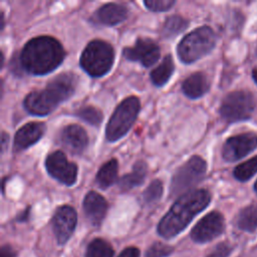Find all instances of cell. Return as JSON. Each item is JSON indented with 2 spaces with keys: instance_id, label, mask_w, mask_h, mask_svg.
<instances>
[{
  "instance_id": "6da1fadb",
  "label": "cell",
  "mask_w": 257,
  "mask_h": 257,
  "mask_svg": "<svg viewBox=\"0 0 257 257\" xmlns=\"http://www.w3.org/2000/svg\"><path fill=\"white\" fill-rule=\"evenodd\" d=\"M211 202V194L206 189L192 190L180 196L158 225V233L166 238L180 234Z\"/></svg>"
},
{
  "instance_id": "7a4b0ae2",
  "label": "cell",
  "mask_w": 257,
  "mask_h": 257,
  "mask_svg": "<svg viewBox=\"0 0 257 257\" xmlns=\"http://www.w3.org/2000/svg\"><path fill=\"white\" fill-rule=\"evenodd\" d=\"M64 58L65 51L61 43L46 35L30 39L19 54L22 69L33 75H44L53 71Z\"/></svg>"
},
{
  "instance_id": "3957f363",
  "label": "cell",
  "mask_w": 257,
  "mask_h": 257,
  "mask_svg": "<svg viewBox=\"0 0 257 257\" xmlns=\"http://www.w3.org/2000/svg\"><path fill=\"white\" fill-rule=\"evenodd\" d=\"M77 83L78 77L73 72L60 73L52 78L44 89L29 92L23 100V106L32 115H47L74 94Z\"/></svg>"
},
{
  "instance_id": "277c9868",
  "label": "cell",
  "mask_w": 257,
  "mask_h": 257,
  "mask_svg": "<svg viewBox=\"0 0 257 257\" xmlns=\"http://www.w3.org/2000/svg\"><path fill=\"white\" fill-rule=\"evenodd\" d=\"M216 34L209 26H201L185 35L177 46L180 60L190 64L204 57L216 44Z\"/></svg>"
},
{
  "instance_id": "5b68a950",
  "label": "cell",
  "mask_w": 257,
  "mask_h": 257,
  "mask_svg": "<svg viewBox=\"0 0 257 257\" xmlns=\"http://www.w3.org/2000/svg\"><path fill=\"white\" fill-rule=\"evenodd\" d=\"M114 55V49L108 42L93 39L83 49L79 64L89 76L100 77L111 69Z\"/></svg>"
},
{
  "instance_id": "8992f818",
  "label": "cell",
  "mask_w": 257,
  "mask_h": 257,
  "mask_svg": "<svg viewBox=\"0 0 257 257\" xmlns=\"http://www.w3.org/2000/svg\"><path fill=\"white\" fill-rule=\"evenodd\" d=\"M141 109L138 96L125 97L119 102L112 112L105 128V138L108 142H116L121 139L136 121Z\"/></svg>"
},
{
  "instance_id": "52a82bcc",
  "label": "cell",
  "mask_w": 257,
  "mask_h": 257,
  "mask_svg": "<svg viewBox=\"0 0 257 257\" xmlns=\"http://www.w3.org/2000/svg\"><path fill=\"white\" fill-rule=\"evenodd\" d=\"M207 164L200 156L191 157L174 174L171 182V197H180L199 184L205 177Z\"/></svg>"
},
{
  "instance_id": "ba28073f",
  "label": "cell",
  "mask_w": 257,
  "mask_h": 257,
  "mask_svg": "<svg viewBox=\"0 0 257 257\" xmlns=\"http://www.w3.org/2000/svg\"><path fill=\"white\" fill-rule=\"evenodd\" d=\"M255 103L253 95L247 90H236L228 93L222 100L220 114L228 122L249 119Z\"/></svg>"
},
{
  "instance_id": "9c48e42d",
  "label": "cell",
  "mask_w": 257,
  "mask_h": 257,
  "mask_svg": "<svg viewBox=\"0 0 257 257\" xmlns=\"http://www.w3.org/2000/svg\"><path fill=\"white\" fill-rule=\"evenodd\" d=\"M45 168L50 177L65 186H72L77 180V166L69 162L61 151L52 152L46 157Z\"/></svg>"
},
{
  "instance_id": "30bf717a",
  "label": "cell",
  "mask_w": 257,
  "mask_h": 257,
  "mask_svg": "<svg viewBox=\"0 0 257 257\" xmlns=\"http://www.w3.org/2000/svg\"><path fill=\"white\" fill-rule=\"evenodd\" d=\"M124 58L140 62L145 67L155 64L161 55L160 46L151 38L139 37L133 46H126L122 50Z\"/></svg>"
},
{
  "instance_id": "8fae6325",
  "label": "cell",
  "mask_w": 257,
  "mask_h": 257,
  "mask_svg": "<svg viewBox=\"0 0 257 257\" xmlns=\"http://www.w3.org/2000/svg\"><path fill=\"white\" fill-rule=\"evenodd\" d=\"M225 228L224 217L217 211L204 216L192 229L191 238L197 243H207L221 235Z\"/></svg>"
},
{
  "instance_id": "7c38bea8",
  "label": "cell",
  "mask_w": 257,
  "mask_h": 257,
  "mask_svg": "<svg viewBox=\"0 0 257 257\" xmlns=\"http://www.w3.org/2000/svg\"><path fill=\"white\" fill-rule=\"evenodd\" d=\"M257 148V135L244 133L229 138L222 149L223 159L227 162L238 161Z\"/></svg>"
},
{
  "instance_id": "4fadbf2b",
  "label": "cell",
  "mask_w": 257,
  "mask_h": 257,
  "mask_svg": "<svg viewBox=\"0 0 257 257\" xmlns=\"http://www.w3.org/2000/svg\"><path fill=\"white\" fill-rule=\"evenodd\" d=\"M77 222V215L75 210L63 205L56 209L52 217V229L59 245L65 244L71 237Z\"/></svg>"
},
{
  "instance_id": "5bb4252c",
  "label": "cell",
  "mask_w": 257,
  "mask_h": 257,
  "mask_svg": "<svg viewBox=\"0 0 257 257\" xmlns=\"http://www.w3.org/2000/svg\"><path fill=\"white\" fill-rule=\"evenodd\" d=\"M61 146L73 155L83 153L88 145V137L83 127L78 124L64 126L59 135Z\"/></svg>"
},
{
  "instance_id": "9a60e30c",
  "label": "cell",
  "mask_w": 257,
  "mask_h": 257,
  "mask_svg": "<svg viewBox=\"0 0 257 257\" xmlns=\"http://www.w3.org/2000/svg\"><path fill=\"white\" fill-rule=\"evenodd\" d=\"M43 122H28L22 125L14 136L13 151L21 152L36 144L45 133Z\"/></svg>"
},
{
  "instance_id": "2e32d148",
  "label": "cell",
  "mask_w": 257,
  "mask_h": 257,
  "mask_svg": "<svg viewBox=\"0 0 257 257\" xmlns=\"http://www.w3.org/2000/svg\"><path fill=\"white\" fill-rule=\"evenodd\" d=\"M128 10L122 4L117 3H107L101 5L91 16V21L93 23L114 26L127 18Z\"/></svg>"
},
{
  "instance_id": "e0dca14e",
  "label": "cell",
  "mask_w": 257,
  "mask_h": 257,
  "mask_svg": "<svg viewBox=\"0 0 257 257\" xmlns=\"http://www.w3.org/2000/svg\"><path fill=\"white\" fill-rule=\"evenodd\" d=\"M83 211L89 223L98 226L106 215L107 202L100 194L90 191L83 199Z\"/></svg>"
},
{
  "instance_id": "ac0fdd59",
  "label": "cell",
  "mask_w": 257,
  "mask_h": 257,
  "mask_svg": "<svg viewBox=\"0 0 257 257\" xmlns=\"http://www.w3.org/2000/svg\"><path fill=\"white\" fill-rule=\"evenodd\" d=\"M210 82L203 72H194L182 83V91L189 98H199L208 92Z\"/></svg>"
},
{
  "instance_id": "d6986e66",
  "label": "cell",
  "mask_w": 257,
  "mask_h": 257,
  "mask_svg": "<svg viewBox=\"0 0 257 257\" xmlns=\"http://www.w3.org/2000/svg\"><path fill=\"white\" fill-rule=\"evenodd\" d=\"M148 174V165L144 161H137L130 174L123 175L118 180V188L121 192H126L135 187L143 185Z\"/></svg>"
},
{
  "instance_id": "ffe728a7",
  "label": "cell",
  "mask_w": 257,
  "mask_h": 257,
  "mask_svg": "<svg viewBox=\"0 0 257 257\" xmlns=\"http://www.w3.org/2000/svg\"><path fill=\"white\" fill-rule=\"evenodd\" d=\"M174 70L175 64L173 57L171 54H167L164 57L163 61L155 69L152 70L151 80L158 87L164 86L173 75Z\"/></svg>"
},
{
  "instance_id": "44dd1931",
  "label": "cell",
  "mask_w": 257,
  "mask_h": 257,
  "mask_svg": "<svg viewBox=\"0 0 257 257\" xmlns=\"http://www.w3.org/2000/svg\"><path fill=\"white\" fill-rule=\"evenodd\" d=\"M118 171V163L116 159H110L106 163H104L100 169L98 170L95 181L98 187L102 190L109 188L114 184L117 178Z\"/></svg>"
},
{
  "instance_id": "7402d4cb",
  "label": "cell",
  "mask_w": 257,
  "mask_h": 257,
  "mask_svg": "<svg viewBox=\"0 0 257 257\" xmlns=\"http://www.w3.org/2000/svg\"><path fill=\"white\" fill-rule=\"evenodd\" d=\"M189 26V21L180 16V15H172L166 19L161 34L166 39H171L185 31Z\"/></svg>"
},
{
  "instance_id": "603a6c76",
  "label": "cell",
  "mask_w": 257,
  "mask_h": 257,
  "mask_svg": "<svg viewBox=\"0 0 257 257\" xmlns=\"http://www.w3.org/2000/svg\"><path fill=\"white\" fill-rule=\"evenodd\" d=\"M237 226L247 232H253L257 228V204H252L241 210L237 217Z\"/></svg>"
},
{
  "instance_id": "cb8c5ba5",
  "label": "cell",
  "mask_w": 257,
  "mask_h": 257,
  "mask_svg": "<svg viewBox=\"0 0 257 257\" xmlns=\"http://www.w3.org/2000/svg\"><path fill=\"white\" fill-rule=\"evenodd\" d=\"M113 249L110 244L101 239L95 238L93 239L86 248L85 257H112Z\"/></svg>"
},
{
  "instance_id": "d4e9b609",
  "label": "cell",
  "mask_w": 257,
  "mask_h": 257,
  "mask_svg": "<svg viewBox=\"0 0 257 257\" xmlns=\"http://www.w3.org/2000/svg\"><path fill=\"white\" fill-rule=\"evenodd\" d=\"M74 114L79 117L80 119H82L83 121L93 125V126H98L103 119V114L102 112L91 105H86L83 107H80L79 109H77Z\"/></svg>"
},
{
  "instance_id": "484cf974",
  "label": "cell",
  "mask_w": 257,
  "mask_h": 257,
  "mask_svg": "<svg viewBox=\"0 0 257 257\" xmlns=\"http://www.w3.org/2000/svg\"><path fill=\"white\" fill-rule=\"evenodd\" d=\"M256 173H257V156L238 165L233 172L234 177L240 182L248 181Z\"/></svg>"
},
{
  "instance_id": "4316f807",
  "label": "cell",
  "mask_w": 257,
  "mask_h": 257,
  "mask_svg": "<svg viewBox=\"0 0 257 257\" xmlns=\"http://www.w3.org/2000/svg\"><path fill=\"white\" fill-rule=\"evenodd\" d=\"M164 185L163 182L159 179H156L150 183L148 188L143 193V200L146 204L157 203L163 196Z\"/></svg>"
},
{
  "instance_id": "83f0119b",
  "label": "cell",
  "mask_w": 257,
  "mask_h": 257,
  "mask_svg": "<svg viewBox=\"0 0 257 257\" xmlns=\"http://www.w3.org/2000/svg\"><path fill=\"white\" fill-rule=\"evenodd\" d=\"M176 4L175 0H146L144 5L153 12H164L170 10Z\"/></svg>"
},
{
  "instance_id": "f1b7e54d",
  "label": "cell",
  "mask_w": 257,
  "mask_h": 257,
  "mask_svg": "<svg viewBox=\"0 0 257 257\" xmlns=\"http://www.w3.org/2000/svg\"><path fill=\"white\" fill-rule=\"evenodd\" d=\"M173 248L169 245L163 244L161 242H155L147 250L146 257H167L171 255Z\"/></svg>"
},
{
  "instance_id": "f546056e",
  "label": "cell",
  "mask_w": 257,
  "mask_h": 257,
  "mask_svg": "<svg viewBox=\"0 0 257 257\" xmlns=\"http://www.w3.org/2000/svg\"><path fill=\"white\" fill-rule=\"evenodd\" d=\"M232 251V248L227 243H219L207 257H228Z\"/></svg>"
},
{
  "instance_id": "4dcf8cb0",
  "label": "cell",
  "mask_w": 257,
  "mask_h": 257,
  "mask_svg": "<svg viewBox=\"0 0 257 257\" xmlns=\"http://www.w3.org/2000/svg\"><path fill=\"white\" fill-rule=\"evenodd\" d=\"M117 257H140V250L136 247H127Z\"/></svg>"
},
{
  "instance_id": "1f68e13d",
  "label": "cell",
  "mask_w": 257,
  "mask_h": 257,
  "mask_svg": "<svg viewBox=\"0 0 257 257\" xmlns=\"http://www.w3.org/2000/svg\"><path fill=\"white\" fill-rule=\"evenodd\" d=\"M15 251L9 246L4 245L1 248V257H15Z\"/></svg>"
},
{
  "instance_id": "d6a6232c",
  "label": "cell",
  "mask_w": 257,
  "mask_h": 257,
  "mask_svg": "<svg viewBox=\"0 0 257 257\" xmlns=\"http://www.w3.org/2000/svg\"><path fill=\"white\" fill-rule=\"evenodd\" d=\"M8 142H9V135L3 131L1 134V153L2 154H4L6 147L8 145Z\"/></svg>"
},
{
  "instance_id": "836d02e7",
  "label": "cell",
  "mask_w": 257,
  "mask_h": 257,
  "mask_svg": "<svg viewBox=\"0 0 257 257\" xmlns=\"http://www.w3.org/2000/svg\"><path fill=\"white\" fill-rule=\"evenodd\" d=\"M28 215H29V208L25 209V211H23L19 216H17V220H18L19 222L26 221L27 218H28Z\"/></svg>"
},
{
  "instance_id": "e575fe53",
  "label": "cell",
  "mask_w": 257,
  "mask_h": 257,
  "mask_svg": "<svg viewBox=\"0 0 257 257\" xmlns=\"http://www.w3.org/2000/svg\"><path fill=\"white\" fill-rule=\"evenodd\" d=\"M0 28H1V30H3V28H4V26H5V21H4V19H5V15H4V12L1 10L0 11Z\"/></svg>"
},
{
  "instance_id": "d590c367",
  "label": "cell",
  "mask_w": 257,
  "mask_h": 257,
  "mask_svg": "<svg viewBox=\"0 0 257 257\" xmlns=\"http://www.w3.org/2000/svg\"><path fill=\"white\" fill-rule=\"evenodd\" d=\"M252 76H253V78H254L255 82L257 83V67L253 69V71H252Z\"/></svg>"
},
{
  "instance_id": "8d00e7d4",
  "label": "cell",
  "mask_w": 257,
  "mask_h": 257,
  "mask_svg": "<svg viewBox=\"0 0 257 257\" xmlns=\"http://www.w3.org/2000/svg\"><path fill=\"white\" fill-rule=\"evenodd\" d=\"M0 54H1V55H0V56H1V62H0V65H1V68H2V67H3V65H4V58H5V57H4V53H3V51H2V50H1V53H0Z\"/></svg>"
},
{
  "instance_id": "74e56055",
  "label": "cell",
  "mask_w": 257,
  "mask_h": 257,
  "mask_svg": "<svg viewBox=\"0 0 257 257\" xmlns=\"http://www.w3.org/2000/svg\"><path fill=\"white\" fill-rule=\"evenodd\" d=\"M254 190H255V192H256V194H257V181L255 182V185H254Z\"/></svg>"
}]
</instances>
